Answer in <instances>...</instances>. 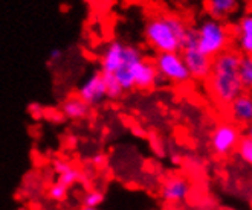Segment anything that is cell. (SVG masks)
Here are the masks:
<instances>
[{
  "label": "cell",
  "instance_id": "6da1fadb",
  "mask_svg": "<svg viewBox=\"0 0 252 210\" xmlns=\"http://www.w3.org/2000/svg\"><path fill=\"white\" fill-rule=\"evenodd\" d=\"M240 61L242 55L232 49H228L213 58V67L208 77V90L219 105L228 107L237 96L245 93V87L239 73Z\"/></svg>",
  "mask_w": 252,
  "mask_h": 210
},
{
  "label": "cell",
  "instance_id": "7a4b0ae2",
  "mask_svg": "<svg viewBox=\"0 0 252 210\" xmlns=\"http://www.w3.org/2000/svg\"><path fill=\"white\" fill-rule=\"evenodd\" d=\"M188 26L176 14H156L144 25V38L156 53L181 52Z\"/></svg>",
  "mask_w": 252,
  "mask_h": 210
},
{
  "label": "cell",
  "instance_id": "3957f363",
  "mask_svg": "<svg viewBox=\"0 0 252 210\" xmlns=\"http://www.w3.org/2000/svg\"><path fill=\"white\" fill-rule=\"evenodd\" d=\"M231 29L226 23L217 19H205L196 27L197 48L210 58H216L221 52L229 49L231 44Z\"/></svg>",
  "mask_w": 252,
  "mask_h": 210
},
{
  "label": "cell",
  "instance_id": "277c9868",
  "mask_svg": "<svg viewBox=\"0 0 252 210\" xmlns=\"http://www.w3.org/2000/svg\"><path fill=\"white\" fill-rule=\"evenodd\" d=\"M153 64L159 75V79H165L173 84H185L191 79L181 52L156 53Z\"/></svg>",
  "mask_w": 252,
  "mask_h": 210
},
{
  "label": "cell",
  "instance_id": "5b68a950",
  "mask_svg": "<svg viewBox=\"0 0 252 210\" xmlns=\"http://www.w3.org/2000/svg\"><path fill=\"white\" fill-rule=\"evenodd\" d=\"M145 59V55L142 51L135 46V44H128L126 43V49H124V56L120 67L116 69V72L110 77L115 78V81L121 85L124 92H131L135 90V77L139 66Z\"/></svg>",
  "mask_w": 252,
  "mask_h": 210
},
{
  "label": "cell",
  "instance_id": "8992f818",
  "mask_svg": "<svg viewBox=\"0 0 252 210\" xmlns=\"http://www.w3.org/2000/svg\"><path fill=\"white\" fill-rule=\"evenodd\" d=\"M240 139L242 132L239 127L231 122H221L211 134V148L217 156L225 157L235 151Z\"/></svg>",
  "mask_w": 252,
  "mask_h": 210
},
{
  "label": "cell",
  "instance_id": "52a82bcc",
  "mask_svg": "<svg viewBox=\"0 0 252 210\" xmlns=\"http://www.w3.org/2000/svg\"><path fill=\"white\" fill-rule=\"evenodd\" d=\"M181 55L184 58V63L189 72V77L205 81L208 79L211 67H213V58L206 56L197 46H188L181 49Z\"/></svg>",
  "mask_w": 252,
  "mask_h": 210
},
{
  "label": "cell",
  "instance_id": "ba28073f",
  "mask_svg": "<svg viewBox=\"0 0 252 210\" xmlns=\"http://www.w3.org/2000/svg\"><path fill=\"white\" fill-rule=\"evenodd\" d=\"M77 96L81 101H84L89 107H95V105H99L107 99L106 82L101 72H94L92 75H89L80 84L77 90Z\"/></svg>",
  "mask_w": 252,
  "mask_h": 210
},
{
  "label": "cell",
  "instance_id": "9c48e42d",
  "mask_svg": "<svg viewBox=\"0 0 252 210\" xmlns=\"http://www.w3.org/2000/svg\"><path fill=\"white\" fill-rule=\"evenodd\" d=\"M191 193V184L187 178L173 175L160 187V198L168 204H181Z\"/></svg>",
  "mask_w": 252,
  "mask_h": 210
},
{
  "label": "cell",
  "instance_id": "30bf717a",
  "mask_svg": "<svg viewBox=\"0 0 252 210\" xmlns=\"http://www.w3.org/2000/svg\"><path fill=\"white\" fill-rule=\"evenodd\" d=\"M126 43L121 40H112L106 44L99 55V72L101 75H113L120 67L124 56Z\"/></svg>",
  "mask_w": 252,
  "mask_h": 210
},
{
  "label": "cell",
  "instance_id": "8fae6325",
  "mask_svg": "<svg viewBox=\"0 0 252 210\" xmlns=\"http://www.w3.org/2000/svg\"><path fill=\"white\" fill-rule=\"evenodd\" d=\"M234 37L237 43V52L245 56L252 55V12L242 16L234 27Z\"/></svg>",
  "mask_w": 252,
  "mask_h": 210
},
{
  "label": "cell",
  "instance_id": "7c38bea8",
  "mask_svg": "<svg viewBox=\"0 0 252 210\" xmlns=\"http://www.w3.org/2000/svg\"><path fill=\"white\" fill-rule=\"evenodd\" d=\"M228 108L235 124L246 127L252 124V95L242 93L228 105Z\"/></svg>",
  "mask_w": 252,
  "mask_h": 210
},
{
  "label": "cell",
  "instance_id": "4fadbf2b",
  "mask_svg": "<svg viewBox=\"0 0 252 210\" xmlns=\"http://www.w3.org/2000/svg\"><path fill=\"white\" fill-rule=\"evenodd\" d=\"M62 114L66 117V119H70V121H83V119L89 117L91 114V107L81 101L78 96H70V98H66L63 102H62Z\"/></svg>",
  "mask_w": 252,
  "mask_h": 210
},
{
  "label": "cell",
  "instance_id": "5bb4252c",
  "mask_svg": "<svg viewBox=\"0 0 252 210\" xmlns=\"http://www.w3.org/2000/svg\"><path fill=\"white\" fill-rule=\"evenodd\" d=\"M159 81V75L156 72V67L153 61L145 58L142 64L139 66L136 77H135V90H150L156 85Z\"/></svg>",
  "mask_w": 252,
  "mask_h": 210
},
{
  "label": "cell",
  "instance_id": "9a60e30c",
  "mask_svg": "<svg viewBox=\"0 0 252 210\" xmlns=\"http://www.w3.org/2000/svg\"><path fill=\"white\" fill-rule=\"evenodd\" d=\"M239 0H206L205 8L208 11L210 17L221 20L225 17H229L239 9Z\"/></svg>",
  "mask_w": 252,
  "mask_h": 210
},
{
  "label": "cell",
  "instance_id": "2e32d148",
  "mask_svg": "<svg viewBox=\"0 0 252 210\" xmlns=\"http://www.w3.org/2000/svg\"><path fill=\"white\" fill-rule=\"evenodd\" d=\"M54 171L58 175L57 182L64 184L66 187H72L73 184H77L81 178V172L75 166H72L69 161H64V160H55Z\"/></svg>",
  "mask_w": 252,
  "mask_h": 210
},
{
  "label": "cell",
  "instance_id": "e0dca14e",
  "mask_svg": "<svg viewBox=\"0 0 252 210\" xmlns=\"http://www.w3.org/2000/svg\"><path fill=\"white\" fill-rule=\"evenodd\" d=\"M239 73H240V79H242L245 90L246 88L252 90V58L251 56H245V55L242 56Z\"/></svg>",
  "mask_w": 252,
  "mask_h": 210
},
{
  "label": "cell",
  "instance_id": "ac0fdd59",
  "mask_svg": "<svg viewBox=\"0 0 252 210\" xmlns=\"http://www.w3.org/2000/svg\"><path fill=\"white\" fill-rule=\"evenodd\" d=\"M104 201V193L98 189H92V190H87L83 198H81V206L83 207H99Z\"/></svg>",
  "mask_w": 252,
  "mask_h": 210
},
{
  "label": "cell",
  "instance_id": "d6986e66",
  "mask_svg": "<svg viewBox=\"0 0 252 210\" xmlns=\"http://www.w3.org/2000/svg\"><path fill=\"white\" fill-rule=\"evenodd\" d=\"M67 192H69V187L55 182L48 189V198L54 203H63L67 198Z\"/></svg>",
  "mask_w": 252,
  "mask_h": 210
},
{
  "label": "cell",
  "instance_id": "ffe728a7",
  "mask_svg": "<svg viewBox=\"0 0 252 210\" xmlns=\"http://www.w3.org/2000/svg\"><path fill=\"white\" fill-rule=\"evenodd\" d=\"M237 153H239V157L249 166H252V139L242 137L239 145H237Z\"/></svg>",
  "mask_w": 252,
  "mask_h": 210
},
{
  "label": "cell",
  "instance_id": "44dd1931",
  "mask_svg": "<svg viewBox=\"0 0 252 210\" xmlns=\"http://www.w3.org/2000/svg\"><path fill=\"white\" fill-rule=\"evenodd\" d=\"M102 78H104V82H106V90H107V99H120L126 92L121 88V85L115 81L113 77L110 75H102Z\"/></svg>",
  "mask_w": 252,
  "mask_h": 210
},
{
  "label": "cell",
  "instance_id": "7402d4cb",
  "mask_svg": "<svg viewBox=\"0 0 252 210\" xmlns=\"http://www.w3.org/2000/svg\"><path fill=\"white\" fill-rule=\"evenodd\" d=\"M62 58H63V51L62 49H52L49 52V56H48V66L49 67H54L57 63H60L62 61Z\"/></svg>",
  "mask_w": 252,
  "mask_h": 210
},
{
  "label": "cell",
  "instance_id": "603a6c76",
  "mask_svg": "<svg viewBox=\"0 0 252 210\" xmlns=\"http://www.w3.org/2000/svg\"><path fill=\"white\" fill-rule=\"evenodd\" d=\"M246 136H248L249 139H252V124H251V125H248V130H246Z\"/></svg>",
  "mask_w": 252,
  "mask_h": 210
},
{
  "label": "cell",
  "instance_id": "cb8c5ba5",
  "mask_svg": "<svg viewBox=\"0 0 252 210\" xmlns=\"http://www.w3.org/2000/svg\"><path fill=\"white\" fill-rule=\"evenodd\" d=\"M80 210H99V207H81Z\"/></svg>",
  "mask_w": 252,
  "mask_h": 210
},
{
  "label": "cell",
  "instance_id": "d4e9b609",
  "mask_svg": "<svg viewBox=\"0 0 252 210\" xmlns=\"http://www.w3.org/2000/svg\"><path fill=\"white\" fill-rule=\"evenodd\" d=\"M251 58H252V55H251Z\"/></svg>",
  "mask_w": 252,
  "mask_h": 210
},
{
  "label": "cell",
  "instance_id": "484cf974",
  "mask_svg": "<svg viewBox=\"0 0 252 210\" xmlns=\"http://www.w3.org/2000/svg\"><path fill=\"white\" fill-rule=\"evenodd\" d=\"M177 2H179V0H177Z\"/></svg>",
  "mask_w": 252,
  "mask_h": 210
}]
</instances>
